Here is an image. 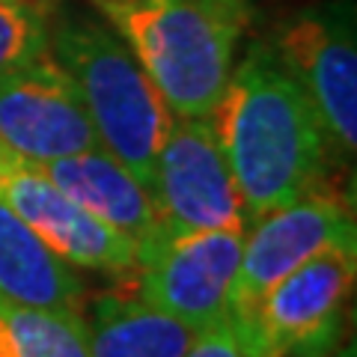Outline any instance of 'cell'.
<instances>
[{
    "label": "cell",
    "instance_id": "obj_17",
    "mask_svg": "<svg viewBox=\"0 0 357 357\" xmlns=\"http://www.w3.org/2000/svg\"><path fill=\"white\" fill-rule=\"evenodd\" d=\"M307 357H354V345H333V349H328V351L307 354Z\"/></svg>",
    "mask_w": 357,
    "mask_h": 357
},
{
    "label": "cell",
    "instance_id": "obj_7",
    "mask_svg": "<svg viewBox=\"0 0 357 357\" xmlns=\"http://www.w3.org/2000/svg\"><path fill=\"white\" fill-rule=\"evenodd\" d=\"M149 197L158 215L155 244L199 229L248 227L244 203L211 116H173L155 158Z\"/></svg>",
    "mask_w": 357,
    "mask_h": 357
},
{
    "label": "cell",
    "instance_id": "obj_5",
    "mask_svg": "<svg viewBox=\"0 0 357 357\" xmlns=\"http://www.w3.org/2000/svg\"><path fill=\"white\" fill-rule=\"evenodd\" d=\"M268 48L316 110L331 155L351 161L357 149L354 3L325 0L298 9L277 27Z\"/></svg>",
    "mask_w": 357,
    "mask_h": 357
},
{
    "label": "cell",
    "instance_id": "obj_11",
    "mask_svg": "<svg viewBox=\"0 0 357 357\" xmlns=\"http://www.w3.org/2000/svg\"><path fill=\"white\" fill-rule=\"evenodd\" d=\"M45 176L96 220L122 232L137 256L158 238V215L149 191L102 146L39 164Z\"/></svg>",
    "mask_w": 357,
    "mask_h": 357
},
{
    "label": "cell",
    "instance_id": "obj_14",
    "mask_svg": "<svg viewBox=\"0 0 357 357\" xmlns=\"http://www.w3.org/2000/svg\"><path fill=\"white\" fill-rule=\"evenodd\" d=\"M0 357H89L84 312L0 301Z\"/></svg>",
    "mask_w": 357,
    "mask_h": 357
},
{
    "label": "cell",
    "instance_id": "obj_2",
    "mask_svg": "<svg viewBox=\"0 0 357 357\" xmlns=\"http://www.w3.org/2000/svg\"><path fill=\"white\" fill-rule=\"evenodd\" d=\"M173 116H208L250 24L248 0H89Z\"/></svg>",
    "mask_w": 357,
    "mask_h": 357
},
{
    "label": "cell",
    "instance_id": "obj_13",
    "mask_svg": "<svg viewBox=\"0 0 357 357\" xmlns=\"http://www.w3.org/2000/svg\"><path fill=\"white\" fill-rule=\"evenodd\" d=\"M84 319L89 357H182L194 340L182 321L137 295H102Z\"/></svg>",
    "mask_w": 357,
    "mask_h": 357
},
{
    "label": "cell",
    "instance_id": "obj_3",
    "mask_svg": "<svg viewBox=\"0 0 357 357\" xmlns=\"http://www.w3.org/2000/svg\"><path fill=\"white\" fill-rule=\"evenodd\" d=\"M48 51L81 93L98 146L152 194L155 158L173 114L128 45L102 18L69 13L54 24Z\"/></svg>",
    "mask_w": 357,
    "mask_h": 357
},
{
    "label": "cell",
    "instance_id": "obj_10",
    "mask_svg": "<svg viewBox=\"0 0 357 357\" xmlns=\"http://www.w3.org/2000/svg\"><path fill=\"white\" fill-rule=\"evenodd\" d=\"M342 238H357L351 211L337 194L325 191V188H312V191L295 197L292 203L253 218L250 229H244L229 319L250 310L277 280H283L289 271L304 265L310 256Z\"/></svg>",
    "mask_w": 357,
    "mask_h": 357
},
{
    "label": "cell",
    "instance_id": "obj_1",
    "mask_svg": "<svg viewBox=\"0 0 357 357\" xmlns=\"http://www.w3.org/2000/svg\"><path fill=\"white\" fill-rule=\"evenodd\" d=\"M211 122L236 178L248 220L321 188L331 158L316 110L268 42L232 66Z\"/></svg>",
    "mask_w": 357,
    "mask_h": 357
},
{
    "label": "cell",
    "instance_id": "obj_4",
    "mask_svg": "<svg viewBox=\"0 0 357 357\" xmlns=\"http://www.w3.org/2000/svg\"><path fill=\"white\" fill-rule=\"evenodd\" d=\"M357 280V238L321 248L289 271L250 310L229 319L250 357H307L333 349Z\"/></svg>",
    "mask_w": 357,
    "mask_h": 357
},
{
    "label": "cell",
    "instance_id": "obj_12",
    "mask_svg": "<svg viewBox=\"0 0 357 357\" xmlns=\"http://www.w3.org/2000/svg\"><path fill=\"white\" fill-rule=\"evenodd\" d=\"M0 301L84 312L86 295L75 268L54 253L0 199Z\"/></svg>",
    "mask_w": 357,
    "mask_h": 357
},
{
    "label": "cell",
    "instance_id": "obj_16",
    "mask_svg": "<svg viewBox=\"0 0 357 357\" xmlns=\"http://www.w3.org/2000/svg\"><path fill=\"white\" fill-rule=\"evenodd\" d=\"M182 357H250V354L241 349V342L229 321H223L218 328L194 333V340Z\"/></svg>",
    "mask_w": 357,
    "mask_h": 357
},
{
    "label": "cell",
    "instance_id": "obj_15",
    "mask_svg": "<svg viewBox=\"0 0 357 357\" xmlns=\"http://www.w3.org/2000/svg\"><path fill=\"white\" fill-rule=\"evenodd\" d=\"M51 24L33 0H0V77L48 51Z\"/></svg>",
    "mask_w": 357,
    "mask_h": 357
},
{
    "label": "cell",
    "instance_id": "obj_8",
    "mask_svg": "<svg viewBox=\"0 0 357 357\" xmlns=\"http://www.w3.org/2000/svg\"><path fill=\"white\" fill-rule=\"evenodd\" d=\"M0 199L72 268H89L122 280L134 277L137 248L60 191L36 161L21 158L6 146H0Z\"/></svg>",
    "mask_w": 357,
    "mask_h": 357
},
{
    "label": "cell",
    "instance_id": "obj_9",
    "mask_svg": "<svg viewBox=\"0 0 357 357\" xmlns=\"http://www.w3.org/2000/svg\"><path fill=\"white\" fill-rule=\"evenodd\" d=\"M0 146L36 164L98 149L81 93L51 51L0 77Z\"/></svg>",
    "mask_w": 357,
    "mask_h": 357
},
{
    "label": "cell",
    "instance_id": "obj_6",
    "mask_svg": "<svg viewBox=\"0 0 357 357\" xmlns=\"http://www.w3.org/2000/svg\"><path fill=\"white\" fill-rule=\"evenodd\" d=\"M244 229L220 227L170 236L137 256L134 292L155 310L203 333L229 321L232 286L238 277Z\"/></svg>",
    "mask_w": 357,
    "mask_h": 357
}]
</instances>
